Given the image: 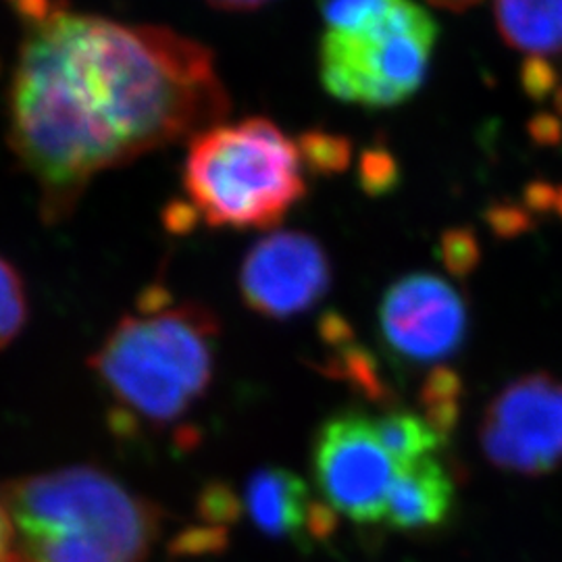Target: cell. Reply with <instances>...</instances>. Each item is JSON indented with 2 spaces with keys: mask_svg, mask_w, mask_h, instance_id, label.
<instances>
[{
  "mask_svg": "<svg viewBox=\"0 0 562 562\" xmlns=\"http://www.w3.org/2000/svg\"><path fill=\"white\" fill-rule=\"evenodd\" d=\"M521 80L522 90L536 101H542L557 88V74L542 57H529L522 63Z\"/></svg>",
  "mask_w": 562,
  "mask_h": 562,
  "instance_id": "cell-23",
  "label": "cell"
},
{
  "mask_svg": "<svg viewBox=\"0 0 562 562\" xmlns=\"http://www.w3.org/2000/svg\"><path fill=\"white\" fill-rule=\"evenodd\" d=\"M380 329L394 357L413 364H440L461 350L469 315L448 281L434 273H411L385 290Z\"/></svg>",
  "mask_w": 562,
  "mask_h": 562,
  "instance_id": "cell-9",
  "label": "cell"
},
{
  "mask_svg": "<svg viewBox=\"0 0 562 562\" xmlns=\"http://www.w3.org/2000/svg\"><path fill=\"white\" fill-rule=\"evenodd\" d=\"M487 222L501 238L519 236L529 227V217L522 213V209L510 206V204L492 206L487 211Z\"/></svg>",
  "mask_w": 562,
  "mask_h": 562,
  "instance_id": "cell-24",
  "label": "cell"
},
{
  "mask_svg": "<svg viewBox=\"0 0 562 562\" xmlns=\"http://www.w3.org/2000/svg\"><path fill=\"white\" fill-rule=\"evenodd\" d=\"M454 501V473L438 454L402 464L390 490L385 525L402 533L434 531L450 519Z\"/></svg>",
  "mask_w": 562,
  "mask_h": 562,
  "instance_id": "cell-11",
  "label": "cell"
},
{
  "mask_svg": "<svg viewBox=\"0 0 562 562\" xmlns=\"http://www.w3.org/2000/svg\"><path fill=\"white\" fill-rule=\"evenodd\" d=\"M244 506L265 536L290 540L313 550L338 529V513L315 498L308 485L290 469H257L244 490Z\"/></svg>",
  "mask_w": 562,
  "mask_h": 562,
  "instance_id": "cell-10",
  "label": "cell"
},
{
  "mask_svg": "<svg viewBox=\"0 0 562 562\" xmlns=\"http://www.w3.org/2000/svg\"><path fill=\"white\" fill-rule=\"evenodd\" d=\"M238 494L222 482L209 483L199 496V517L204 525L225 527L240 517Z\"/></svg>",
  "mask_w": 562,
  "mask_h": 562,
  "instance_id": "cell-20",
  "label": "cell"
},
{
  "mask_svg": "<svg viewBox=\"0 0 562 562\" xmlns=\"http://www.w3.org/2000/svg\"><path fill=\"white\" fill-rule=\"evenodd\" d=\"M322 340L329 355L322 364L323 373L348 383L352 390H357L367 401L394 406V394L382 375V367L375 361V357L361 346L355 331L340 315L329 313L322 322Z\"/></svg>",
  "mask_w": 562,
  "mask_h": 562,
  "instance_id": "cell-12",
  "label": "cell"
},
{
  "mask_svg": "<svg viewBox=\"0 0 562 562\" xmlns=\"http://www.w3.org/2000/svg\"><path fill=\"white\" fill-rule=\"evenodd\" d=\"M557 104H559V111H561L562 115V86L559 88V94H557Z\"/></svg>",
  "mask_w": 562,
  "mask_h": 562,
  "instance_id": "cell-30",
  "label": "cell"
},
{
  "mask_svg": "<svg viewBox=\"0 0 562 562\" xmlns=\"http://www.w3.org/2000/svg\"><path fill=\"white\" fill-rule=\"evenodd\" d=\"M30 317L27 288L20 269L0 255V350L15 340Z\"/></svg>",
  "mask_w": 562,
  "mask_h": 562,
  "instance_id": "cell-16",
  "label": "cell"
},
{
  "mask_svg": "<svg viewBox=\"0 0 562 562\" xmlns=\"http://www.w3.org/2000/svg\"><path fill=\"white\" fill-rule=\"evenodd\" d=\"M15 527L13 562H144L162 531L159 504L78 464L0 485Z\"/></svg>",
  "mask_w": 562,
  "mask_h": 562,
  "instance_id": "cell-2",
  "label": "cell"
},
{
  "mask_svg": "<svg viewBox=\"0 0 562 562\" xmlns=\"http://www.w3.org/2000/svg\"><path fill=\"white\" fill-rule=\"evenodd\" d=\"M461 396V378L448 367H436L423 382L419 394L422 417L446 440L459 422Z\"/></svg>",
  "mask_w": 562,
  "mask_h": 562,
  "instance_id": "cell-15",
  "label": "cell"
},
{
  "mask_svg": "<svg viewBox=\"0 0 562 562\" xmlns=\"http://www.w3.org/2000/svg\"><path fill=\"white\" fill-rule=\"evenodd\" d=\"M480 443L506 473L542 477L561 469V380L538 371L506 383L483 411Z\"/></svg>",
  "mask_w": 562,
  "mask_h": 562,
  "instance_id": "cell-7",
  "label": "cell"
},
{
  "mask_svg": "<svg viewBox=\"0 0 562 562\" xmlns=\"http://www.w3.org/2000/svg\"><path fill=\"white\" fill-rule=\"evenodd\" d=\"M531 136L542 144H554L561 140V123L552 115H540L531 123Z\"/></svg>",
  "mask_w": 562,
  "mask_h": 562,
  "instance_id": "cell-26",
  "label": "cell"
},
{
  "mask_svg": "<svg viewBox=\"0 0 562 562\" xmlns=\"http://www.w3.org/2000/svg\"><path fill=\"white\" fill-rule=\"evenodd\" d=\"M15 550V527L11 515L0 498V562H13Z\"/></svg>",
  "mask_w": 562,
  "mask_h": 562,
  "instance_id": "cell-25",
  "label": "cell"
},
{
  "mask_svg": "<svg viewBox=\"0 0 562 562\" xmlns=\"http://www.w3.org/2000/svg\"><path fill=\"white\" fill-rule=\"evenodd\" d=\"M244 304L265 319L285 322L311 311L331 285V262L304 232H271L250 246L240 265Z\"/></svg>",
  "mask_w": 562,
  "mask_h": 562,
  "instance_id": "cell-8",
  "label": "cell"
},
{
  "mask_svg": "<svg viewBox=\"0 0 562 562\" xmlns=\"http://www.w3.org/2000/svg\"><path fill=\"white\" fill-rule=\"evenodd\" d=\"M304 169L317 176H334L348 169L352 159V144L344 136L322 130L306 132L299 142Z\"/></svg>",
  "mask_w": 562,
  "mask_h": 562,
  "instance_id": "cell-17",
  "label": "cell"
},
{
  "mask_svg": "<svg viewBox=\"0 0 562 562\" xmlns=\"http://www.w3.org/2000/svg\"><path fill=\"white\" fill-rule=\"evenodd\" d=\"M434 4L443 7V9H450V11H462V9H469L473 4H477L480 0H431Z\"/></svg>",
  "mask_w": 562,
  "mask_h": 562,
  "instance_id": "cell-28",
  "label": "cell"
},
{
  "mask_svg": "<svg viewBox=\"0 0 562 562\" xmlns=\"http://www.w3.org/2000/svg\"><path fill=\"white\" fill-rule=\"evenodd\" d=\"M438 250H440V261L443 267L454 278H461V280L471 276L482 259L477 236L469 227H452L443 232Z\"/></svg>",
  "mask_w": 562,
  "mask_h": 562,
  "instance_id": "cell-18",
  "label": "cell"
},
{
  "mask_svg": "<svg viewBox=\"0 0 562 562\" xmlns=\"http://www.w3.org/2000/svg\"><path fill=\"white\" fill-rule=\"evenodd\" d=\"M552 211H559L562 217V188H557V196H554V209Z\"/></svg>",
  "mask_w": 562,
  "mask_h": 562,
  "instance_id": "cell-29",
  "label": "cell"
},
{
  "mask_svg": "<svg viewBox=\"0 0 562 562\" xmlns=\"http://www.w3.org/2000/svg\"><path fill=\"white\" fill-rule=\"evenodd\" d=\"M299 144L273 121L246 117L196 134L181 169L183 201L165 223L186 234L213 229H273L306 196Z\"/></svg>",
  "mask_w": 562,
  "mask_h": 562,
  "instance_id": "cell-4",
  "label": "cell"
},
{
  "mask_svg": "<svg viewBox=\"0 0 562 562\" xmlns=\"http://www.w3.org/2000/svg\"><path fill=\"white\" fill-rule=\"evenodd\" d=\"M359 178L367 194L382 196L398 186L401 171L394 157L385 148H371L362 155Z\"/></svg>",
  "mask_w": 562,
  "mask_h": 562,
  "instance_id": "cell-19",
  "label": "cell"
},
{
  "mask_svg": "<svg viewBox=\"0 0 562 562\" xmlns=\"http://www.w3.org/2000/svg\"><path fill=\"white\" fill-rule=\"evenodd\" d=\"M227 542V529L215 525H202L183 531L176 540V554H209L222 552Z\"/></svg>",
  "mask_w": 562,
  "mask_h": 562,
  "instance_id": "cell-22",
  "label": "cell"
},
{
  "mask_svg": "<svg viewBox=\"0 0 562 562\" xmlns=\"http://www.w3.org/2000/svg\"><path fill=\"white\" fill-rule=\"evenodd\" d=\"M438 41L436 20L408 0L352 27H327L319 50L323 88L344 102L394 106L408 101L427 76Z\"/></svg>",
  "mask_w": 562,
  "mask_h": 562,
  "instance_id": "cell-5",
  "label": "cell"
},
{
  "mask_svg": "<svg viewBox=\"0 0 562 562\" xmlns=\"http://www.w3.org/2000/svg\"><path fill=\"white\" fill-rule=\"evenodd\" d=\"M311 464L319 496L338 517L359 525L385 522L398 464L380 442L373 417L357 408L327 417L313 438Z\"/></svg>",
  "mask_w": 562,
  "mask_h": 562,
  "instance_id": "cell-6",
  "label": "cell"
},
{
  "mask_svg": "<svg viewBox=\"0 0 562 562\" xmlns=\"http://www.w3.org/2000/svg\"><path fill=\"white\" fill-rule=\"evenodd\" d=\"M390 4L392 0H319L327 27H352L375 18Z\"/></svg>",
  "mask_w": 562,
  "mask_h": 562,
  "instance_id": "cell-21",
  "label": "cell"
},
{
  "mask_svg": "<svg viewBox=\"0 0 562 562\" xmlns=\"http://www.w3.org/2000/svg\"><path fill=\"white\" fill-rule=\"evenodd\" d=\"M504 41L529 57L562 53V0H496Z\"/></svg>",
  "mask_w": 562,
  "mask_h": 562,
  "instance_id": "cell-13",
  "label": "cell"
},
{
  "mask_svg": "<svg viewBox=\"0 0 562 562\" xmlns=\"http://www.w3.org/2000/svg\"><path fill=\"white\" fill-rule=\"evenodd\" d=\"M206 2L222 11H255L271 0H206Z\"/></svg>",
  "mask_w": 562,
  "mask_h": 562,
  "instance_id": "cell-27",
  "label": "cell"
},
{
  "mask_svg": "<svg viewBox=\"0 0 562 562\" xmlns=\"http://www.w3.org/2000/svg\"><path fill=\"white\" fill-rule=\"evenodd\" d=\"M222 336L201 302H173L148 288L90 357V369L121 411L150 427L181 422L209 392Z\"/></svg>",
  "mask_w": 562,
  "mask_h": 562,
  "instance_id": "cell-3",
  "label": "cell"
},
{
  "mask_svg": "<svg viewBox=\"0 0 562 562\" xmlns=\"http://www.w3.org/2000/svg\"><path fill=\"white\" fill-rule=\"evenodd\" d=\"M373 423L380 442L398 467L436 457L446 443L442 434L436 431L422 415L396 406L385 411Z\"/></svg>",
  "mask_w": 562,
  "mask_h": 562,
  "instance_id": "cell-14",
  "label": "cell"
},
{
  "mask_svg": "<svg viewBox=\"0 0 562 562\" xmlns=\"http://www.w3.org/2000/svg\"><path fill=\"white\" fill-rule=\"evenodd\" d=\"M20 21L7 142L38 188L42 222H65L97 176L192 140L229 113L215 55L171 27L63 0Z\"/></svg>",
  "mask_w": 562,
  "mask_h": 562,
  "instance_id": "cell-1",
  "label": "cell"
}]
</instances>
